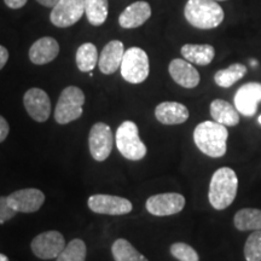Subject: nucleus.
Segmentation results:
<instances>
[{"instance_id":"obj_1","label":"nucleus","mask_w":261,"mask_h":261,"mask_svg":"<svg viewBox=\"0 0 261 261\" xmlns=\"http://www.w3.org/2000/svg\"><path fill=\"white\" fill-rule=\"evenodd\" d=\"M228 130L226 126L215 121H204L194 130L195 144L210 158H221L226 154Z\"/></svg>"},{"instance_id":"obj_2","label":"nucleus","mask_w":261,"mask_h":261,"mask_svg":"<svg viewBox=\"0 0 261 261\" xmlns=\"http://www.w3.org/2000/svg\"><path fill=\"white\" fill-rule=\"evenodd\" d=\"M238 190V177L230 167H221L215 171L211 179L208 198L212 207L217 211L226 210L232 204Z\"/></svg>"},{"instance_id":"obj_3","label":"nucleus","mask_w":261,"mask_h":261,"mask_svg":"<svg viewBox=\"0 0 261 261\" xmlns=\"http://www.w3.org/2000/svg\"><path fill=\"white\" fill-rule=\"evenodd\" d=\"M184 16L192 27L213 29L224 21V10L214 0H188Z\"/></svg>"},{"instance_id":"obj_4","label":"nucleus","mask_w":261,"mask_h":261,"mask_svg":"<svg viewBox=\"0 0 261 261\" xmlns=\"http://www.w3.org/2000/svg\"><path fill=\"white\" fill-rule=\"evenodd\" d=\"M116 146L123 158L139 161L146 155V146L139 137V129L133 121H125L116 130Z\"/></svg>"},{"instance_id":"obj_5","label":"nucleus","mask_w":261,"mask_h":261,"mask_svg":"<svg viewBox=\"0 0 261 261\" xmlns=\"http://www.w3.org/2000/svg\"><path fill=\"white\" fill-rule=\"evenodd\" d=\"M85 94L76 86H68L61 92L55 109V120L60 125H67L83 115Z\"/></svg>"},{"instance_id":"obj_6","label":"nucleus","mask_w":261,"mask_h":261,"mask_svg":"<svg viewBox=\"0 0 261 261\" xmlns=\"http://www.w3.org/2000/svg\"><path fill=\"white\" fill-rule=\"evenodd\" d=\"M121 76L129 84H142L149 76V57L140 47H130L125 51L121 67Z\"/></svg>"},{"instance_id":"obj_7","label":"nucleus","mask_w":261,"mask_h":261,"mask_svg":"<svg viewBox=\"0 0 261 261\" xmlns=\"http://www.w3.org/2000/svg\"><path fill=\"white\" fill-rule=\"evenodd\" d=\"M85 12V0H60L52 8L50 19L58 28H68L79 22Z\"/></svg>"},{"instance_id":"obj_8","label":"nucleus","mask_w":261,"mask_h":261,"mask_svg":"<svg viewBox=\"0 0 261 261\" xmlns=\"http://www.w3.org/2000/svg\"><path fill=\"white\" fill-rule=\"evenodd\" d=\"M146 210L155 217H168L184 210L185 197L177 192H167L150 196L145 204Z\"/></svg>"},{"instance_id":"obj_9","label":"nucleus","mask_w":261,"mask_h":261,"mask_svg":"<svg viewBox=\"0 0 261 261\" xmlns=\"http://www.w3.org/2000/svg\"><path fill=\"white\" fill-rule=\"evenodd\" d=\"M65 248L63 234L58 231H46L32 241V250L39 259L50 260L58 257Z\"/></svg>"},{"instance_id":"obj_10","label":"nucleus","mask_w":261,"mask_h":261,"mask_svg":"<svg viewBox=\"0 0 261 261\" xmlns=\"http://www.w3.org/2000/svg\"><path fill=\"white\" fill-rule=\"evenodd\" d=\"M113 133L107 123L97 122L92 126L89 136L91 156L96 161H106L113 150Z\"/></svg>"},{"instance_id":"obj_11","label":"nucleus","mask_w":261,"mask_h":261,"mask_svg":"<svg viewBox=\"0 0 261 261\" xmlns=\"http://www.w3.org/2000/svg\"><path fill=\"white\" fill-rule=\"evenodd\" d=\"M87 204L94 213L104 215H123L133 210L132 203L127 198L114 195H92Z\"/></svg>"},{"instance_id":"obj_12","label":"nucleus","mask_w":261,"mask_h":261,"mask_svg":"<svg viewBox=\"0 0 261 261\" xmlns=\"http://www.w3.org/2000/svg\"><path fill=\"white\" fill-rule=\"evenodd\" d=\"M8 202L17 213H34L44 204L45 195L39 189H22L10 194Z\"/></svg>"},{"instance_id":"obj_13","label":"nucleus","mask_w":261,"mask_h":261,"mask_svg":"<svg viewBox=\"0 0 261 261\" xmlns=\"http://www.w3.org/2000/svg\"><path fill=\"white\" fill-rule=\"evenodd\" d=\"M23 104L29 116L35 121L45 122L50 117L51 100L44 90L38 87L28 90L24 93Z\"/></svg>"},{"instance_id":"obj_14","label":"nucleus","mask_w":261,"mask_h":261,"mask_svg":"<svg viewBox=\"0 0 261 261\" xmlns=\"http://www.w3.org/2000/svg\"><path fill=\"white\" fill-rule=\"evenodd\" d=\"M259 103H261L260 83L244 84L234 94V107L243 116L252 117L255 115Z\"/></svg>"},{"instance_id":"obj_15","label":"nucleus","mask_w":261,"mask_h":261,"mask_svg":"<svg viewBox=\"0 0 261 261\" xmlns=\"http://www.w3.org/2000/svg\"><path fill=\"white\" fill-rule=\"evenodd\" d=\"M168 70L172 79L185 89H194L200 84V73L187 60L175 58L169 63Z\"/></svg>"},{"instance_id":"obj_16","label":"nucleus","mask_w":261,"mask_h":261,"mask_svg":"<svg viewBox=\"0 0 261 261\" xmlns=\"http://www.w3.org/2000/svg\"><path fill=\"white\" fill-rule=\"evenodd\" d=\"M123 55H125V47H123L122 41H109L100 52L99 60H98L99 70L107 75L114 74L121 67Z\"/></svg>"},{"instance_id":"obj_17","label":"nucleus","mask_w":261,"mask_h":261,"mask_svg":"<svg viewBox=\"0 0 261 261\" xmlns=\"http://www.w3.org/2000/svg\"><path fill=\"white\" fill-rule=\"evenodd\" d=\"M151 16V6L146 2H136L123 10L119 17V24L125 29L138 28Z\"/></svg>"},{"instance_id":"obj_18","label":"nucleus","mask_w":261,"mask_h":261,"mask_svg":"<svg viewBox=\"0 0 261 261\" xmlns=\"http://www.w3.org/2000/svg\"><path fill=\"white\" fill-rule=\"evenodd\" d=\"M60 54V45L56 39L44 37L38 39L29 48V58L34 64L42 65L52 62Z\"/></svg>"},{"instance_id":"obj_19","label":"nucleus","mask_w":261,"mask_h":261,"mask_svg":"<svg viewBox=\"0 0 261 261\" xmlns=\"http://www.w3.org/2000/svg\"><path fill=\"white\" fill-rule=\"evenodd\" d=\"M155 116L163 125H180L189 119V110L181 103L163 102L156 107Z\"/></svg>"},{"instance_id":"obj_20","label":"nucleus","mask_w":261,"mask_h":261,"mask_svg":"<svg viewBox=\"0 0 261 261\" xmlns=\"http://www.w3.org/2000/svg\"><path fill=\"white\" fill-rule=\"evenodd\" d=\"M211 115L215 122L224 126H236L240 122V113L236 107L224 99H214L211 103Z\"/></svg>"},{"instance_id":"obj_21","label":"nucleus","mask_w":261,"mask_h":261,"mask_svg":"<svg viewBox=\"0 0 261 261\" xmlns=\"http://www.w3.org/2000/svg\"><path fill=\"white\" fill-rule=\"evenodd\" d=\"M181 55L190 63L197 65H208L213 61L215 50L212 45L187 44L181 47Z\"/></svg>"},{"instance_id":"obj_22","label":"nucleus","mask_w":261,"mask_h":261,"mask_svg":"<svg viewBox=\"0 0 261 261\" xmlns=\"http://www.w3.org/2000/svg\"><path fill=\"white\" fill-rule=\"evenodd\" d=\"M233 224L240 231L261 230V210L243 208L234 214Z\"/></svg>"},{"instance_id":"obj_23","label":"nucleus","mask_w":261,"mask_h":261,"mask_svg":"<svg viewBox=\"0 0 261 261\" xmlns=\"http://www.w3.org/2000/svg\"><path fill=\"white\" fill-rule=\"evenodd\" d=\"M247 71L248 69L244 64H231L230 67L226 68V69L218 70L214 75V81L219 87L228 89V87L232 86L233 84H236L238 80L242 79L244 75L247 74Z\"/></svg>"},{"instance_id":"obj_24","label":"nucleus","mask_w":261,"mask_h":261,"mask_svg":"<svg viewBox=\"0 0 261 261\" xmlns=\"http://www.w3.org/2000/svg\"><path fill=\"white\" fill-rule=\"evenodd\" d=\"M98 51L92 42H85L76 51V65L80 71L90 73L98 63Z\"/></svg>"},{"instance_id":"obj_25","label":"nucleus","mask_w":261,"mask_h":261,"mask_svg":"<svg viewBox=\"0 0 261 261\" xmlns=\"http://www.w3.org/2000/svg\"><path fill=\"white\" fill-rule=\"evenodd\" d=\"M112 253L115 261H149L123 238H119L113 243Z\"/></svg>"},{"instance_id":"obj_26","label":"nucleus","mask_w":261,"mask_h":261,"mask_svg":"<svg viewBox=\"0 0 261 261\" xmlns=\"http://www.w3.org/2000/svg\"><path fill=\"white\" fill-rule=\"evenodd\" d=\"M108 0H85V14L94 27L102 25L108 17Z\"/></svg>"},{"instance_id":"obj_27","label":"nucleus","mask_w":261,"mask_h":261,"mask_svg":"<svg viewBox=\"0 0 261 261\" xmlns=\"http://www.w3.org/2000/svg\"><path fill=\"white\" fill-rule=\"evenodd\" d=\"M86 259V244L83 240L75 238L67 244L64 250L58 255L56 261H85Z\"/></svg>"},{"instance_id":"obj_28","label":"nucleus","mask_w":261,"mask_h":261,"mask_svg":"<svg viewBox=\"0 0 261 261\" xmlns=\"http://www.w3.org/2000/svg\"><path fill=\"white\" fill-rule=\"evenodd\" d=\"M244 257L247 261H261V230L254 231L244 244Z\"/></svg>"},{"instance_id":"obj_29","label":"nucleus","mask_w":261,"mask_h":261,"mask_svg":"<svg viewBox=\"0 0 261 261\" xmlns=\"http://www.w3.org/2000/svg\"><path fill=\"white\" fill-rule=\"evenodd\" d=\"M171 254L179 261H200V256L194 248L182 242L172 244Z\"/></svg>"},{"instance_id":"obj_30","label":"nucleus","mask_w":261,"mask_h":261,"mask_svg":"<svg viewBox=\"0 0 261 261\" xmlns=\"http://www.w3.org/2000/svg\"><path fill=\"white\" fill-rule=\"evenodd\" d=\"M17 212H15L10 207L9 202H8V196H2L0 197V224H4L6 221H9L10 219L15 217Z\"/></svg>"},{"instance_id":"obj_31","label":"nucleus","mask_w":261,"mask_h":261,"mask_svg":"<svg viewBox=\"0 0 261 261\" xmlns=\"http://www.w3.org/2000/svg\"><path fill=\"white\" fill-rule=\"evenodd\" d=\"M9 130H10V127H9L8 121L0 115V143L4 142L6 137L9 136Z\"/></svg>"},{"instance_id":"obj_32","label":"nucleus","mask_w":261,"mask_h":261,"mask_svg":"<svg viewBox=\"0 0 261 261\" xmlns=\"http://www.w3.org/2000/svg\"><path fill=\"white\" fill-rule=\"evenodd\" d=\"M4 2L8 8L17 10V9L23 8V6L27 4L28 0H4Z\"/></svg>"},{"instance_id":"obj_33","label":"nucleus","mask_w":261,"mask_h":261,"mask_svg":"<svg viewBox=\"0 0 261 261\" xmlns=\"http://www.w3.org/2000/svg\"><path fill=\"white\" fill-rule=\"evenodd\" d=\"M9 60V51L6 50V47L0 45V70L5 67V64L8 63Z\"/></svg>"},{"instance_id":"obj_34","label":"nucleus","mask_w":261,"mask_h":261,"mask_svg":"<svg viewBox=\"0 0 261 261\" xmlns=\"http://www.w3.org/2000/svg\"><path fill=\"white\" fill-rule=\"evenodd\" d=\"M37 2L42 6H45V8H54L60 0H37Z\"/></svg>"},{"instance_id":"obj_35","label":"nucleus","mask_w":261,"mask_h":261,"mask_svg":"<svg viewBox=\"0 0 261 261\" xmlns=\"http://www.w3.org/2000/svg\"><path fill=\"white\" fill-rule=\"evenodd\" d=\"M0 261H9L8 256L4 255V254H0Z\"/></svg>"},{"instance_id":"obj_36","label":"nucleus","mask_w":261,"mask_h":261,"mask_svg":"<svg viewBox=\"0 0 261 261\" xmlns=\"http://www.w3.org/2000/svg\"><path fill=\"white\" fill-rule=\"evenodd\" d=\"M250 64H252V67L255 68L256 65H257V62L255 60H252V61H250Z\"/></svg>"},{"instance_id":"obj_37","label":"nucleus","mask_w":261,"mask_h":261,"mask_svg":"<svg viewBox=\"0 0 261 261\" xmlns=\"http://www.w3.org/2000/svg\"><path fill=\"white\" fill-rule=\"evenodd\" d=\"M259 123H260V125H261V115L259 116Z\"/></svg>"},{"instance_id":"obj_38","label":"nucleus","mask_w":261,"mask_h":261,"mask_svg":"<svg viewBox=\"0 0 261 261\" xmlns=\"http://www.w3.org/2000/svg\"><path fill=\"white\" fill-rule=\"evenodd\" d=\"M214 2H225V0H214Z\"/></svg>"}]
</instances>
